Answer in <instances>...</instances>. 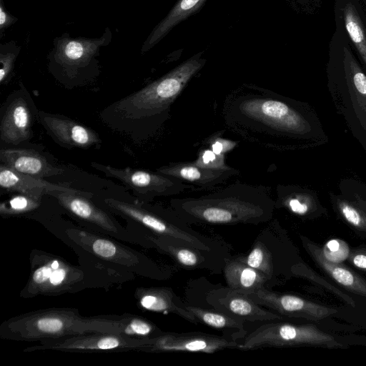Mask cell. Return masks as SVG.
Segmentation results:
<instances>
[{
  "label": "cell",
  "instance_id": "cell-7",
  "mask_svg": "<svg viewBox=\"0 0 366 366\" xmlns=\"http://www.w3.org/2000/svg\"><path fill=\"white\" fill-rule=\"evenodd\" d=\"M30 273L19 292L24 299L59 296L93 289L80 265H73L64 258L47 251L33 249L29 254Z\"/></svg>",
  "mask_w": 366,
  "mask_h": 366
},
{
  "label": "cell",
  "instance_id": "cell-31",
  "mask_svg": "<svg viewBox=\"0 0 366 366\" xmlns=\"http://www.w3.org/2000/svg\"><path fill=\"white\" fill-rule=\"evenodd\" d=\"M41 204V199L19 194L0 204V214L4 217L26 215L38 209Z\"/></svg>",
  "mask_w": 366,
  "mask_h": 366
},
{
  "label": "cell",
  "instance_id": "cell-30",
  "mask_svg": "<svg viewBox=\"0 0 366 366\" xmlns=\"http://www.w3.org/2000/svg\"><path fill=\"white\" fill-rule=\"evenodd\" d=\"M344 21L346 30L366 64V33L360 16L355 6L347 3L343 10Z\"/></svg>",
  "mask_w": 366,
  "mask_h": 366
},
{
  "label": "cell",
  "instance_id": "cell-11",
  "mask_svg": "<svg viewBox=\"0 0 366 366\" xmlns=\"http://www.w3.org/2000/svg\"><path fill=\"white\" fill-rule=\"evenodd\" d=\"M91 165L102 172L107 177L122 182L132 189L141 198L142 202H147L157 197L178 195L187 191H199L192 184L157 172H152L130 167L116 168L97 162H92Z\"/></svg>",
  "mask_w": 366,
  "mask_h": 366
},
{
  "label": "cell",
  "instance_id": "cell-32",
  "mask_svg": "<svg viewBox=\"0 0 366 366\" xmlns=\"http://www.w3.org/2000/svg\"><path fill=\"white\" fill-rule=\"evenodd\" d=\"M322 252L327 260L333 263H342L348 259L350 249L344 240L332 239L322 247Z\"/></svg>",
  "mask_w": 366,
  "mask_h": 366
},
{
  "label": "cell",
  "instance_id": "cell-22",
  "mask_svg": "<svg viewBox=\"0 0 366 366\" xmlns=\"http://www.w3.org/2000/svg\"><path fill=\"white\" fill-rule=\"evenodd\" d=\"M0 186L8 192L23 194L38 199H41L44 194H50L56 191L74 192L89 198L93 197L89 192L52 184L41 178L16 172L3 164L0 166Z\"/></svg>",
  "mask_w": 366,
  "mask_h": 366
},
{
  "label": "cell",
  "instance_id": "cell-3",
  "mask_svg": "<svg viewBox=\"0 0 366 366\" xmlns=\"http://www.w3.org/2000/svg\"><path fill=\"white\" fill-rule=\"evenodd\" d=\"M40 221L50 233L71 249L80 248L136 276L161 280L169 275L168 269L119 240L61 219Z\"/></svg>",
  "mask_w": 366,
  "mask_h": 366
},
{
  "label": "cell",
  "instance_id": "cell-26",
  "mask_svg": "<svg viewBox=\"0 0 366 366\" xmlns=\"http://www.w3.org/2000/svg\"><path fill=\"white\" fill-rule=\"evenodd\" d=\"M103 41V39L60 40L54 55L56 61L69 74H74L90 61Z\"/></svg>",
  "mask_w": 366,
  "mask_h": 366
},
{
  "label": "cell",
  "instance_id": "cell-9",
  "mask_svg": "<svg viewBox=\"0 0 366 366\" xmlns=\"http://www.w3.org/2000/svg\"><path fill=\"white\" fill-rule=\"evenodd\" d=\"M289 246L283 229L276 220H271L257 235L249 251L235 257L263 274L266 287L271 289L282 285L287 277L293 274L295 265L288 262Z\"/></svg>",
  "mask_w": 366,
  "mask_h": 366
},
{
  "label": "cell",
  "instance_id": "cell-6",
  "mask_svg": "<svg viewBox=\"0 0 366 366\" xmlns=\"http://www.w3.org/2000/svg\"><path fill=\"white\" fill-rule=\"evenodd\" d=\"M96 332L92 317L77 308L51 307L23 313L0 325V338L17 342H44Z\"/></svg>",
  "mask_w": 366,
  "mask_h": 366
},
{
  "label": "cell",
  "instance_id": "cell-2",
  "mask_svg": "<svg viewBox=\"0 0 366 366\" xmlns=\"http://www.w3.org/2000/svg\"><path fill=\"white\" fill-rule=\"evenodd\" d=\"M203 52L194 54L142 89L115 102L104 111L127 122L158 129L169 117L170 108L189 81L203 68Z\"/></svg>",
  "mask_w": 366,
  "mask_h": 366
},
{
  "label": "cell",
  "instance_id": "cell-28",
  "mask_svg": "<svg viewBox=\"0 0 366 366\" xmlns=\"http://www.w3.org/2000/svg\"><path fill=\"white\" fill-rule=\"evenodd\" d=\"M207 0H178L168 14L159 23L144 42L142 51L145 52L155 46L174 26L193 15Z\"/></svg>",
  "mask_w": 366,
  "mask_h": 366
},
{
  "label": "cell",
  "instance_id": "cell-17",
  "mask_svg": "<svg viewBox=\"0 0 366 366\" xmlns=\"http://www.w3.org/2000/svg\"><path fill=\"white\" fill-rule=\"evenodd\" d=\"M38 117L46 131L61 145L87 149L101 142L94 130L66 117L39 112Z\"/></svg>",
  "mask_w": 366,
  "mask_h": 366
},
{
  "label": "cell",
  "instance_id": "cell-20",
  "mask_svg": "<svg viewBox=\"0 0 366 366\" xmlns=\"http://www.w3.org/2000/svg\"><path fill=\"white\" fill-rule=\"evenodd\" d=\"M134 297L142 310L172 313L194 325L199 323L194 315L186 309V304L169 287H139L134 290Z\"/></svg>",
  "mask_w": 366,
  "mask_h": 366
},
{
  "label": "cell",
  "instance_id": "cell-29",
  "mask_svg": "<svg viewBox=\"0 0 366 366\" xmlns=\"http://www.w3.org/2000/svg\"><path fill=\"white\" fill-rule=\"evenodd\" d=\"M186 309L194 315L199 322L213 328L224 330L235 340L246 334L247 330L244 321L229 317L216 310H211L187 305H186Z\"/></svg>",
  "mask_w": 366,
  "mask_h": 366
},
{
  "label": "cell",
  "instance_id": "cell-12",
  "mask_svg": "<svg viewBox=\"0 0 366 366\" xmlns=\"http://www.w3.org/2000/svg\"><path fill=\"white\" fill-rule=\"evenodd\" d=\"M144 340L112 333L92 332L41 342L25 347L23 352L54 350L66 352L99 353L137 351L144 345Z\"/></svg>",
  "mask_w": 366,
  "mask_h": 366
},
{
  "label": "cell",
  "instance_id": "cell-13",
  "mask_svg": "<svg viewBox=\"0 0 366 366\" xmlns=\"http://www.w3.org/2000/svg\"><path fill=\"white\" fill-rule=\"evenodd\" d=\"M239 344L229 336L217 335L202 332H163L161 335L144 340L137 352H202L214 353L226 349H238Z\"/></svg>",
  "mask_w": 366,
  "mask_h": 366
},
{
  "label": "cell",
  "instance_id": "cell-14",
  "mask_svg": "<svg viewBox=\"0 0 366 366\" xmlns=\"http://www.w3.org/2000/svg\"><path fill=\"white\" fill-rule=\"evenodd\" d=\"M147 237L152 244V249L170 257L186 269H206L216 272L219 269L223 270L225 261L229 258L221 257L223 254L202 250L190 243L174 237L156 234L149 231Z\"/></svg>",
  "mask_w": 366,
  "mask_h": 366
},
{
  "label": "cell",
  "instance_id": "cell-15",
  "mask_svg": "<svg viewBox=\"0 0 366 366\" xmlns=\"http://www.w3.org/2000/svg\"><path fill=\"white\" fill-rule=\"evenodd\" d=\"M258 305L281 316L319 321L337 313V310L290 294L262 287L247 295Z\"/></svg>",
  "mask_w": 366,
  "mask_h": 366
},
{
  "label": "cell",
  "instance_id": "cell-5",
  "mask_svg": "<svg viewBox=\"0 0 366 366\" xmlns=\"http://www.w3.org/2000/svg\"><path fill=\"white\" fill-rule=\"evenodd\" d=\"M102 205L111 213L126 219L129 224L156 234L179 239L204 251L228 254L226 242L194 230L170 208L112 197L104 198Z\"/></svg>",
  "mask_w": 366,
  "mask_h": 366
},
{
  "label": "cell",
  "instance_id": "cell-21",
  "mask_svg": "<svg viewBox=\"0 0 366 366\" xmlns=\"http://www.w3.org/2000/svg\"><path fill=\"white\" fill-rule=\"evenodd\" d=\"M72 250L77 255L79 265L87 274L93 288L107 291L111 288L119 287L136 277L134 274L80 248L74 247Z\"/></svg>",
  "mask_w": 366,
  "mask_h": 366
},
{
  "label": "cell",
  "instance_id": "cell-10",
  "mask_svg": "<svg viewBox=\"0 0 366 366\" xmlns=\"http://www.w3.org/2000/svg\"><path fill=\"white\" fill-rule=\"evenodd\" d=\"M313 345L344 347L335 337L311 324L295 325L271 322L259 325L248 334L239 344L238 350H254L264 347H290Z\"/></svg>",
  "mask_w": 366,
  "mask_h": 366
},
{
  "label": "cell",
  "instance_id": "cell-33",
  "mask_svg": "<svg viewBox=\"0 0 366 366\" xmlns=\"http://www.w3.org/2000/svg\"><path fill=\"white\" fill-rule=\"evenodd\" d=\"M224 154H217L209 147L201 149L197 158L192 161L197 165L217 169H229L232 168L226 163Z\"/></svg>",
  "mask_w": 366,
  "mask_h": 366
},
{
  "label": "cell",
  "instance_id": "cell-8",
  "mask_svg": "<svg viewBox=\"0 0 366 366\" xmlns=\"http://www.w3.org/2000/svg\"><path fill=\"white\" fill-rule=\"evenodd\" d=\"M49 195L55 197L59 204L77 220L81 227L121 242L152 249L145 229L128 224L126 227L123 226L110 212L96 205L89 197L61 191L54 192Z\"/></svg>",
  "mask_w": 366,
  "mask_h": 366
},
{
  "label": "cell",
  "instance_id": "cell-23",
  "mask_svg": "<svg viewBox=\"0 0 366 366\" xmlns=\"http://www.w3.org/2000/svg\"><path fill=\"white\" fill-rule=\"evenodd\" d=\"M32 112L29 102L23 97H16L9 102L1 117L0 137L8 144H18L32 136Z\"/></svg>",
  "mask_w": 366,
  "mask_h": 366
},
{
  "label": "cell",
  "instance_id": "cell-1",
  "mask_svg": "<svg viewBox=\"0 0 366 366\" xmlns=\"http://www.w3.org/2000/svg\"><path fill=\"white\" fill-rule=\"evenodd\" d=\"M169 208L189 224L257 225L272 220L275 207L267 187L236 182L201 196L173 198Z\"/></svg>",
  "mask_w": 366,
  "mask_h": 366
},
{
  "label": "cell",
  "instance_id": "cell-18",
  "mask_svg": "<svg viewBox=\"0 0 366 366\" xmlns=\"http://www.w3.org/2000/svg\"><path fill=\"white\" fill-rule=\"evenodd\" d=\"M156 171L192 184L199 191L214 189L239 173L238 169L233 167L229 169H217L201 167L192 162H172L157 168Z\"/></svg>",
  "mask_w": 366,
  "mask_h": 366
},
{
  "label": "cell",
  "instance_id": "cell-37",
  "mask_svg": "<svg viewBox=\"0 0 366 366\" xmlns=\"http://www.w3.org/2000/svg\"><path fill=\"white\" fill-rule=\"evenodd\" d=\"M13 16H11L4 10L3 5L1 4L0 8V28L1 30L6 28L13 23Z\"/></svg>",
  "mask_w": 366,
  "mask_h": 366
},
{
  "label": "cell",
  "instance_id": "cell-4",
  "mask_svg": "<svg viewBox=\"0 0 366 366\" xmlns=\"http://www.w3.org/2000/svg\"><path fill=\"white\" fill-rule=\"evenodd\" d=\"M237 94L227 100L224 119L237 130L266 134L272 137L299 134L305 129L300 114L274 93Z\"/></svg>",
  "mask_w": 366,
  "mask_h": 366
},
{
  "label": "cell",
  "instance_id": "cell-16",
  "mask_svg": "<svg viewBox=\"0 0 366 366\" xmlns=\"http://www.w3.org/2000/svg\"><path fill=\"white\" fill-rule=\"evenodd\" d=\"M205 300L214 310L244 322H271L283 318L280 315L258 305L248 295L227 286L209 290L206 293Z\"/></svg>",
  "mask_w": 366,
  "mask_h": 366
},
{
  "label": "cell",
  "instance_id": "cell-34",
  "mask_svg": "<svg viewBox=\"0 0 366 366\" xmlns=\"http://www.w3.org/2000/svg\"><path fill=\"white\" fill-rule=\"evenodd\" d=\"M203 144L217 154H224L232 150L237 142L223 138L217 133L212 134L203 141Z\"/></svg>",
  "mask_w": 366,
  "mask_h": 366
},
{
  "label": "cell",
  "instance_id": "cell-25",
  "mask_svg": "<svg viewBox=\"0 0 366 366\" xmlns=\"http://www.w3.org/2000/svg\"><path fill=\"white\" fill-rule=\"evenodd\" d=\"M302 245L312 259L328 276L340 285L357 295L366 297V280L342 263L327 260L322 247L307 237L300 236Z\"/></svg>",
  "mask_w": 366,
  "mask_h": 366
},
{
  "label": "cell",
  "instance_id": "cell-24",
  "mask_svg": "<svg viewBox=\"0 0 366 366\" xmlns=\"http://www.w3.org/2000/svg\"><path fill=\"white\" fill-rule=\"evenodd\" d=\"M0 160L3 164L21 174L37 178L61 174L64 170L54 166L47 159L31 149H2Z\"/></svg>",
  "mask_w": 366,
  "mask_h": 366
},
{
  "label": "cell",
  "instance_id": "cell-19",
  "mask_svg": "<svg viewBox=\"0 0 366 366\" xmlns=\"http://www.w3.org/2000/svg\"><path fill=\"white\" fill-rule=\"evenodd\" d=\"M92 317L97 332L147 340L164 332L150 320L134 314L98 315Z\"/></svg>",
  "mask_w": 366,
  "mask_h": 366
},
{
  "label": "cell",
  "instance_id": "cell-35",
  "mask_svg": "<svg viewBox=\"0 0 366 366\" xmlns=\"http://www.w3.org/2000/svg\"><path fill=\"white\" fill-rule=\"evenodd\" d=\"M15 55L12 53L1 54L0 61L1 67L0 69V82L6 81L9 75L12 71Z\"/></svg>",
  "mask_w": 366,
  "mask_h": 366
},
{
  "label": "cell",
  "instance_id": "cell-36",
  "mask_svg": "<svg viewBox=\"0 0 366 366\" xmlns=\"http://www.w3.org/2000/svg\"><path fill=\"white\" fill-rule=\"evenodd\" d=\"M348 259L352 265L366 272V248L359 247L350 250Z\"/></svg>",
  "mask_w": 366,
  "mask_h": 366
},
{
  "label": "cell",
  "instance_id": "cell-27",
  "mask_svg": "<svg viewBox=\"0 0 366 366\" xmlns=\"http://www.w3.org/2000/svg\"><path fill=\"white\" fill-rule=\"evenodd\" d=\"M223 272L227 287L244 295L267 285V279L263 274L235 257L226 259Z\"/></svg>",
  "mask_w": 366,
  "mask_h": 366
}]
</instances>
